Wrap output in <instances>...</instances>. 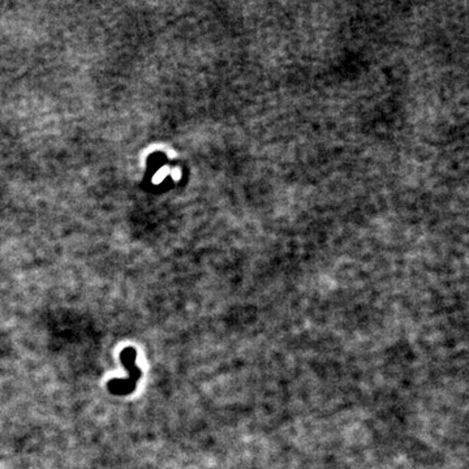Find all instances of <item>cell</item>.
Listing matches in <instances>:
<instances>
[{
	"label": "cell",
	"instance_id": "cell-1",
	"mask_svg": "<svg viewBox=\"0 0 469 469\" xmlns=\"http://www.w3.org/2000/svg\"><path fill=\"white\" fill-rule=\"evenodd\" d=\"M136 358H137V350L133 347H126L120 352V361L128 372V377L122 378V380L114 378L108 380L107 388L112 395L126 396L136 390L141 378V370L136 365Z\"/></svg>",
	"mask_w": 469,
	"mask_h": 469
}]
</instances>
